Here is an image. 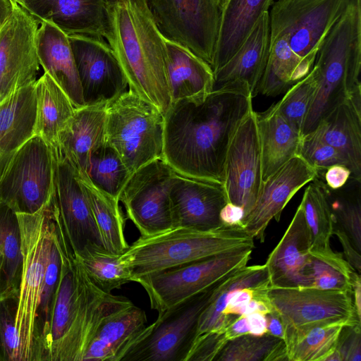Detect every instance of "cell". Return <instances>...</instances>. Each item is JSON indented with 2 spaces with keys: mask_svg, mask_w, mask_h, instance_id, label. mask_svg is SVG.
Wrapping results in <instances>:
<instances>
[{
  "mask_svg": "<svg viewBox=\"0 0 361 361\" xmlns=\"http://www.w3.org/2000/svg\"><path fill=\"white\" fill-rule=\"evenodd\" d=\"M252 99L246 84L234 82L202 99L172 102L164 115V160L180 175L224 184L230 142Z\"/></svg>",
  "mask_w": 361,
  "mask_h": 361,
  "instance_id": "cell-1",
  "label": "cell"
},
{
  "mask_svg": "<svg viewBox=\"0 0 361 361\" xmlns=\"http://www.w3.org/2000/svg\"><path fill=\"white\" fill-rule=\"evenodd\" d=\"M104 38L128 89L165 115L171 104L166 38L146 0H108Z\"/></svg>",
  "mask_w": 361,
  "mask_h": 361,
  "instance_id": "cell-2",
  "label": "cell"
},
{
  "mask_svg": "<svg viewBox=\"0 0 361 361\" xmlns=\"http://www.w3.org/2000/svg\"><path fill=\"white\" fill-rule=\"evenodd\" d=\"M313 68L318 85L302 135L312 132L336 106L361 92V0H350L322 42Z\"/></svg>",
  "mask_w": 361,
  "mask_h": 361,
  "instance_id": "cell-3",
  "label": "cell"
},
{
  "mask_svg": "<svg viewBox=\"0 0 361 361\" xmlns=\"http://www.w3.org/2000/svg\"><path fill=\"white\" fill-rule=\"evenodd\" d=\"M255 247L254 238L240 226L222 225L208 231L173 228L140 236L121 255L131 281L138 277L240 249Z\"/></svg>",
  "mask_w": 361,
  "mask_h": 361,
  "instance_id": "cell-4",
  "label": "cell"
},
{
  "mask_svg": "<svg viewBox=\"0 0 361 361\" xmlns=\"http://www.w3.org/2000/svg\"><path fill=\"white\" fill-rule=\"evenodd\" d=\"M16 214L23 254L15 317L19 338L18 361H40L37 323L54 221L52 198L34 214Z\"/></svg>",
  "mask_w": 361,
  "mask_h": 361,
  "instance_id": "cell-5",
  "label": "cell"
},
{
  "mask_svg": "<svg viewBox=\"0 0 361 361\" xmlns=\"http://www.w3.org/2000/svg\"><path fill=\"white\" fill-rule=\"evenodd\" d=\"M164 115L152 104L128 89L106 107V143L133 173L162 158Z\"/></svg>",
  "mask_w": 361,
  "mask_h": 361,
  "instance_id": "cell-6",
  "label": "cell"
},
{
  "mask_svg": "<svg viewBox=\"0 0 361 361\" xmlns=\"http://www.w3.org/2000/svg\"><path fill=\"white\" fill-rule=\"evenodd\" d=\"M267 295L282 319L286 348L314 327L336 323L360 324L352 290L269 286Z\"/></svg>",
  "mask_w": 361,
  "mask_h": 361,
  "instance_id": "cell-7",
  "label": "cell"
},
{
  "mask_svg": "<svg viewBox=\"0 0 361 361\" xmlns=\"http://www.w3.org/2000/svg\"><path fill=\"white\" fill-rule=\"evenodd\" d=\"M219 282L159 313L121 361H185L197 338L200 317Z\"/></svg>",
  "mask_w": 361,
  "mask_h": 361,
  "instance_id": "cell-8",
  "label": "cell"
},
{
  "mask_svg": "<svg viewBox=\"0 0 361 361\" xmlns=\"http://www.w3.org/2000/svg\"><path fill=\"white\" fill-rule=\"evenodd\" d=\"M252 249L214 255L135 279L146 290L151 307L161 313L222 281L249 262Z\"/></svg>",
  "mask_w": 361,
  "mask_h": 361,
  "instance_id": "cell-9",
  "label": "cell"
},
{
  "mask_svg": "<svg viewBox=\"0 0 361 361\" xmlns=\"http://www.w3.org/2000/svg\"><path fill=\"white\" fill-rule=\"evenodd\" d=\"M54 192L51 149L35 135L14 154L0 177V203L16 213L34 214Z\"/></svg>",
  "mask_w": 361,
  "mask_h": 361,
  "instance_id": "cell-10",
  "label": "cell"
},
{
  "mask_svg": "<svg viewBox=\"0 0 361 361\" xmlns=\"http://www.w3.org/2000/svg\"><path fill=\"white\" fill-rule=\"evenodd\" d=\"M350 0H279L269 11L270 35L283 37L300 58L314 64L325 37Z\"/></svg>",
  "mask_w": 361,
  "mask_h": 361,
  "instance_id": "cell-11",
  "label": "cell"
},
{
  "mask_svg": "<svg viewBox=\"0 0 361 361\" xmlns=\"http://www.w3.org/2000/svg\"><path fill=\"white\" fill-rule=\"evenodd\" d=\"M163 35L190 49L211 67L221 8L217 0H146Z\"/></svg>",
  "mask_w": 361,
  "mask_h": 361,
  "instance_id": "cell-12",
  "label": "cell"
},
{
  "mask_svg": "<svg viewBox=\"0 0 361 361\" xmlns=\"http://www.w3.org/2000/svg\"><path fill=\"white\" fill-rule=\"evenodd\" d=\"M175 173L163 158L157 159L133 172L123 187L119 201L141 236L173 228L170 190Z\"/></svg>",
  "mask_w": 361,
  "mask_h": 361,
  "instance_id": "cell-13",
  "label": "cell"
},
{
  "mask_svg": "<svg viewBox=\"0 0 361 361\" xmlns=\"http://www.w3.org/2000/svg\"><path fill=\"white\" fill-rule=\"evenodd\" d=\"M50 147L54 162V195L72 252L78 255L90 245L104 247L76 170L56 145Z\"/></svg>",
  "mask_w": 361,
  "mask_h": 361,
  "instance_id": "cell-14",
  "label": "cell"
},
{
  "mask_svg": "<svg viewBox=\"0 0 361 361\" xmlns=\"http://www.w3.org/2000/svg\"><path fill=\"white\" fill-rule=\"evenodd\" d=\"M262 183L261 148L256 112L252 109L238 125L230 142L224 185L228 202L242 207L245 217L256 202Z\"/></svg>",
  "mask_w": 361,
  "mask_h": 361,
  "instance_id": "cell-15",
  "label": "cell"
},
{
  "mask_svg": "<svg viewBox=\"0 0 361 361\" xmlns=\"http://www.w3.org/2000/svg\"><path fill=\"white\" fill-rule=\"evenodd\" d=\"M39 23L16 4L0 30V101L37 80L40 66L36 48Z\"/></svg>",
  "mask_w": 361,
  "mask_h": 361,
  "instance_id": "cell-16",
  "label": "cell"
},
{
  "mask_svg": "<svg viewBox=\"0 0 361 361\" xmlns=\"http://www.w3.org/2000/svg\"><path fill=\"white\" fill-rule=\"evenodd\" d=\"M85 105L109 103L127 90L124 72L104 38L68 35Z\"/></svg>",
  "mask_w": 361,
  "mask_h": 361,
  "instance_id": "cell-17",
  "label": "cell"
},
{
  "mask_svg": "<svg viewBox=\"0 0 361 361\" xmlns=\"http://www.w3.org/2000/svg\"><path fill=\"white\" fill-rule=\"evenodd\" d=\"M78 290L75 316L54 361H82L85 353L102 320L133 302L123 296L100 290L92 282L74 256Z\"/></svg>",
  "mask_w": 361,
  "mask_h": 361,
  "instance_id": "cell-18",
  "label": "cell"
},
{
  "mask_svg": "<svg viewBox=\"0 0 361 361\" xmlns=\"http://www.w3.org/2000/svg\"><path fill=\"white\" fill-rule=\"evenodd\" d=\"M318 171L301 156L290 159L262 181L256 202L244 218L243 228L254 239L263 243L269 222L279 221L290 199L305 185L316 179Z\"/></svg>",
  "mask_w": 361,
  "mask_h": 361,
  "instance_id": "cell-19",
  "label": "cell"
},
{
  "mask_svg": "<svg viewBox=\"0 0 361 361\" xmlns=\"http://www.w3.org/2000/svg\"><path fill=\"white\" fill-rule=\"evenodd\" d=\"M228 202L224 184L175 173L170 190L173 228L208 231L223 224L219 214Z\"/></svg>",
  "mask_w": 361,
  "mask_h": 361,
  "instance_id": "cell-20",
  "label": "cell"
},
{
  "mask_svg": "<svg viewBox=\"0 0 361 361\" xmlns=\"http://www.w3.org/2000/svg\"><path fill=\"white\" fill-rule=\"evenodd\" d=\"M108 0H25L21 7L39 23L56 25L67 35L104 38Z\"/></svg>",
  "mask_w": 361,
  "mask_h": 361,
  "instance_id": "cell-21",
  "label": "cell"
},
{
  "mask_svg": "<svg viewBox=\"0 0 361 361\" xmlns=\"http://www.w3.org/2000/svg\"><path fill=\"white\" fill-rule=\"evenodd\" d=\"M270 286L267 266H245L221 281L212 299L200 315L199 324L204 330L222 324L228 314L241 315L254 296L255 289Z\"/></svg>",
  "mask_w": 361,
  "mask_h": 361,
  "instance_id": "cell-22",
  "label": "cell"
},
{
  "mask_svg": "<svg viewBox=\"0 0 361 361\" xmlns=\"http://www.w3.org/2000/svg\"><path fill=\"white\" fill-rule=\"evenodd\" d=\"M107 103L75 109L59 133L56 145L75 170L85 173L91 155L106 143Z\"/></svg>",
  "mask_w": 361,
  "mask_h": 361,
  "instance_id": "cell-23",
  "label": "cell"
},
{
  "mask_svg": "<svg viewBox=\"0 0 361 361\" xmlns=\"http://www.w3.org/2000/svg\"><path fill=\"white\" fill-rule=\"evenodd\" d=\"M270 44L269 11L264 13L246 39L228 61L214 73V88L229 83L246 84L252 95L258 87L268 59Z\"/></svg>",
  "mask_w": 361,
  "mask_h": 361,
  "instance_id": "cell-24",
  "label": "cell"
},
{
  "mask_svg": "<svg viewBox=\"0 0 361 361\" xmlns=\"http://www.w3.org/2000/svg\"><path fill=\"white\" fill-rule=\"evenodd\" d=\"M310 133L336 148L345 157L351 176L361 178V93L336 106Z\"/></svg>",
  "mask_w": 361,
  "mask_h": 361,
  "instance_id": "cell-25",
  "label": "cell"
},
{
  "mask_svg": "<svg viewBox=\"0 0 361 361\" xmlns=\"http://www.w3.org/2000/svg\"><path fill=\"white\" fill-rule=\"evenodd\" d=\"M36 48L44 71L64 91L74 107L85 106L68 35L51 23L40 22Z\"/></svg>",
  "mask_w": 361,
  "mask_h": 361,
  "instance_id": "cell-26",
  "label": "cell"
},
{
  "mask_svg": "<svg viewBox=\"0 0 361 361\" xmlns=\"http://www.w3.org/2000/svg\"><path fill=\"white\" fill-rule=\"evenodd\" d=\"M35 82L0 102V177L17 151L35 135Z\"/></svg>",
  "mask_w": 361,
  "mask_h": 361,
  "instance_id": "cell-27",
  "label": "cell"
},
{
  "mask_svg": "<svg viewBox=\"0 0 361 361\" xmlns=\"http://www.w3.org/2000/svg\"><path fill=\"white\" fill-rule=\"evenodd\" d=\"M311 246V235L300 204L284 235L265 263L270 286L298 287Z\"/></svg>",
  "mask_w": 361,
  "mask_h": 361,
  "instance_id": "cell-28",
  "label": "cell"
},
{
  "mask_svg": "<svg viewBox=\"0 0 361 361\" xmlns=\"http://www.w3.org/2000/svg\"><path fill=\"white\" fill-rule=\"evenodd\" d=\"M146 324L145 312L133 303L109 314L97 328L82 361H121Z\"/></svg>",
  "mask_w": 361,
  "mask_h": 361,
  "instance_id": "cell-29",
  "label": "cell"
},
{
  "mask_svg": "<svg viewBox=\"0 0 361 361\" xmlns=\"http://www.w3.org/2000/svg\"><path fill=\"white\" fill-rule=\"evenodd\" d=\"M273 3L274 0H227L221 9L214 73L232 58Z\"/></svg>",
  "mask_w": 361,
  "mask_h": 361,
  "instance_id": "cell-30",
  "label": "cell"
},
{
  "mask_svg": "<svg viewBox=\"0 0 361 361\" xmlns=\"http://www.w3.org/2000/svg\"><path fill=\"white\" fill-rule=\"evenodd\" d=\"M262 181L299 154L301 133L281 114L276 104L256 112Z\"/></svg>",
  "mask_w": 361,
  "mask_h": 361,
  "instance_id": "cell-31",
  "label": "cell"
},
{
  "mask_svg": "<svg viewBox=\"0 0 361 361\" xmlns=\"http://www.w3.org/2000/svg\"><path fill=\"white\" fill-rule=\"evenodd\" d=\"M166 44L171 103L204 99L214 88L212 67L180 43L166 38Z\"/></svg>",
  "mask_w": 361,
  "mask_h": 361,
  "instance_id": "cell-32",
  "label": "cell"
},
{
  "mask_svg": "<svg viewBox=\"0 0 361 361\" xmlns=\"http://www.w3.org/2000/svg\"><path fill=\"white\" fill-rule=\"evenodd\" d=\"M313 66L297 55L285 38L270 35L268 59L258 94L277 96L305 77Z\"/></svg>",
  "mask_w": 361,
  "mask_h": 361,
  "instance_id": "cell-33",
  "label": "cell"
},
{
  "mask_svg": "<svg viewBox=\"0 0 361 361\" xmlns=\"http://www.w3.org/2000/svg\"><path fill=\"white\" fill-rule=\"evenodd\" d=\"M35 92V135L49 145H54L75 108L64 91L45 72L36 80Z\"/></svg>",
  "mask_w": 361,
  "mask_h": 361,
  "instance_id": "cell-34",
  "label": "cell"
},
{
  "mask_svg": "<svg viewBox=\"0 0 361 361\" xmlns=\"http://www.w3.org/2000/svg\"><path fill=\"white\" fill-rule=\"evenodd\" d=\"M21 246L17 214L0 203V299H18L23 267Z\"/></svg>",
  "mask_w": 361,
  "mask_h": 361,
  "instance_id": "cell-35",
  "label": "cell"
},
{
  "mask_svg": "<svg viewBox=\"0 0 361 361\" xmlns=\"http://www.w3.org/2000/svg\"><path fill=\"white\" fill-rule=\"evenodd\" d=\"M77 173L105 248L114 254H123L129 245L124 235L126 219L119 200L96 188L85 173Z\"/></svg>",
  "mask_w": 361,
  "mask_h": 361,
  "instance_id": "cell-36",
  "label": "cell"
},
{
  "mask_svg": "<svg viewBox=\"0 0 361 361\" xmlns=\"http://www.w3.org/2000/svg\"><path fill=\"white\" fill-rule=\"evenodd\" d=\"M357 275L341 253L334 252L331 247L310 250L298 287L352 290V283Z\"/></svg>",
  "mask_w": 361,
  "mask_h": 361,
  "instance_id": "cell-37",
  "label": "cell"
},
{
  "mask_svg": "<svg viewBox=\"0 0 361 361\" xmlns=\"http://www.w3.org/2000/svg\"><path fill=\"white\" fill-rule=\"evenodd\" d=\"M74 256L92 282L105 293H111L131 281L130 273L121 262V255L114 254L104 247L90 245Z\"/></svg>",
  "mask_w": 361,
  "mask_h": 361,
  "instance_id": "cell-38",
  "label": "cell"
},
{
  "mask_svg": "<svg viewBox=\"0 0 361 361\" xmlns=\"http://www.w3.org/2000/svg\"><path fill=\"white\" fill-rule=\"evenodd\" d=\"M300 204L311 235L310 250L330 247L335 219L326 193L316 179L305 189Z\"/></svg>",
  "mask_w": 361,
  "mask_h": 361,
  "instance_id": "cell-39",
  "label": "cell"
},
{
  "mask_svg": "<svg viewBox=\"0 0 361 361\" xmlns=\"http://www.w3.org/2000/svg\"><path fill=\"white\" fill-rule=\"evenodd\" d=\"M216 361H288L283 340L265 334H250L228 341Z\"/></svg>",
  "mask_w": 361,
  "mask_h": 361,
  "instance_id": "cell-40",
  "label": "cell"
},
{
  "mask_svg": "<svg viewBox=\"0 0 361 361\" xmlns=\"http://www.w3.org/2000/svg\"><path fill=\"white\" fill-rule=\"evenodd\" d=\"M85 174L96 188L119 200L132 173L116 150L106 143L91 155Z\"/></svg>",
  "mask_w": 361,
  "mask_h": 361,
  "instance_id": "cell-41",
  "label": "cell"
},
{
  "mask_svg": "<svg viewBox=\"0 0 361 361\" xmlns=\"http://www.w3.org/2000/svg\"><path fill=\"white\" fill-rule=\"evenodd\" d=\"M53 225L50 246L48 254L40 303L37 314V334L40 350V361H44L46 351V341L48 336L52 303L59 283L61 257L58 228L55 217V207L53 204Z\"/></svg>",
  "mask_w": 361,
  "mask_h": 361,
  "instance_id": "cell-42",
  "label": "cell"
},
{
  "mask_svg": "<svg viewBox=\"0 0 361 361\" xmlns=\"http://www.w3.org/2000/svg\"><path fill=\"white\" fill-rule=\"evenodd\" d=\"M342 323L314 327L286 348L288 361H324L336 346Z\"/></svg>",
  "mask_w": 361,
  "mask_h": 361,
  "instance_id": "cell-43",
  "label": "cell"
},
{
  "mask_svg": "<svg viewBox=\"0 0 361 361\" xmlns=\"http://www.w3.org/2000/svg\"><path fill=\"white\" fill-rule=\"evenodd\" d=\"M317 85V73L312 68L305 77L290 87L282 99L275 103L281 114L300 133L314 100Z\"/></svg>",
  "mask_w": 361,
  "mask_h": 361,
  "instance_id": "cell-44",
  "label": "cell"
},
{
  "mask_svg": "<svg viewBox=\"0 0 361 361\" xmlns=\"http://www.w3.org/2000/svg\"><path fill=\"white\" fill-rule=\"evenodd\" d=\"M298 155L318 172L334 164L348 167L341 152L312 133L302 136Z\"/></svg>",
  "mask_w": 361,
  "mask_h": 361,
  "instance_id": "cell-45",
  "label": "cell"
},
{
  "mask_svg": "<svg viewBox=\"0 0 361 361\" xmlns=\"http://www.w3.org/2000/svg\"><path fill=\"white\" fill-rule=\"evenodd\" d=\"M16 302L13 299H0V361H18Z\"/></svg>",
  "mask_w": 361,
  "mask_h": 361,
  "instance_id": "cell-46",
  "label": "cell"
},
{
  "mask_svg": "<svg viewBox=\"0 0 361 361\" xmlns=\"http://www.w3.org/2000/svg\"><path fill=\"white\" fill-rule=\"evenodd\" d=\"M341 228L350 238L355 249L361 252V204L360 195L354 200L336 202L331 209Z\"/></svg>",
  "mask_w": 361,
  "mask_h": 361,
  "instance_id": "cell-47",
  "label": "cell"
},
{
  "mask_svg": "<svg viewBox=\"0 0 361 361\" xmlns=\"http://www.w3.org/2000/svg\"><path fill=\"white\" fill-rule=\"evenodd\" d=\"M224 331H209L197 336L185 361H213L228 343Z\"/></svg>",
  "mask_w": 361,
  "mask_h": 361,
  "instance_id": "cell-48",
  "label": "cell"
},
{
  "mask_svg": "<svg viewBox=\"0 0 361 361\" xmlns=\"http://www.w3.org/2000/svg\"><path fill=\"white\" fill-rule=\"evenodd\" d=\"M336 350L342 361L361 360L360 324L344 326L341 331Z\"/></svg>",
  "mask_w": 361,
  "mask_h": 361,
  "instance_id": "cell-49",
  "label": "cell"
},
{
  "mask_svg": "<svg viewBox=\"0 0 361 361\" xmlns=\"http://www.w3.org/2000/svg\"><path fill=\"white\" fill-rule=\"evenodd\" d=\"M333 234L336 235L339 240L343 250V254L348 263L355 269V270L360 274L361 272V257L350 238L341 228H334Z\"/></svg>",
  "mask_w": 361,
  "mask_h": 361,
  "instance_id": "cell-50",
  "label": "cell"
},
{
  "mask_svg": "<svg viewBox=\"0 0 361 361\" xmlns=\"http://www.w3.org/2000/svg\"><path fill=\"white\" fill-rule=\"evenodd\" d=\"M351 176V171L343 164H334L326 169L324 175L326 185L333 190L342 188Z\"/></svg>",
  "mask_w": 361,
  "mask_h": 361,
  "instance_id": "cell-51",
  "label": "cell"
},
{
  "mask_svg": "<svg viewBox=\"0 0 361 361\" xmlns=\"http://www.w3.org/2000/svg\"><path fill=\"white\" fill-rule=\"evenodd\" d=\"M219 217L223 225L243 228L245 211L242 207L228 202L221 209Z\"/></svg>",
  "mask_w": 361,
  "mask_h": 361,
  "instance_id": "cell-52",
  "label": "cell"
},
{
  "mask_svg": "<svg viewBox=\"0 0 361 361\" xmlns=\"http://www.w3.org/2000/svg\"><path fill=\"white\" fill-rule=\"evenodd\" d=\"M247 334H249V327L245 315L238 316L224 330V334L228 341Z\"/></svg>",
  "mask_w": 361,
  "mask_h": 361,
  "instance_id": "cell-53",
  "label": "cell"
},
{
  "mask_svg": "<svg viewBox=\"0 0 361 361\" xmlns=\"http://www.w3.org/2000/svg\"><path fill=\"white\" fill-rule=\"evenodd\" d=\"M245 316L247 319L250 334L259 336L267 334V326L265 314L253 312Z\"/></svg>",
  "mask_w": 361,
  "mask_h": 361,
  "instance_id": "cell-54",
  "label": "cell"
},
{
  "mask_svg": "<svg viewBox=\"0 0 361 361\" xmlns=\"http://www.w3.org/2000/svg\"><path fill=\"white\" fill-rule=\"evenodd\" d=\"M267 319V334L284 340V328L279 314L274 309L265 314Z\"/></svg>",
  "mask_w": 361,
  "mask_h": 361,
  "instance_id": "cell-55",
  "label": "cell"
},
{
  "mask_svg": "<svg viewBox=\"0 0 361 361\" xmlns=\"http://www.w3.org/2000/svg\"><path fill=\"white\" fill-rule=\"evenodd\" d=\"M352 294L353 305L356 314L361 321V279L357 275L352 283Z\"/></svg>",
  "mask_w": 361,
  "mask_h": 361,
  "instance_id": "cell-56",
  "label": "cell"
},
{
  "mask_svg": "<svg viewBox=\"0 0 361 361\" xmlns=\"http://www.w3.org/2000/svg\"><path fill=\"white\" fill-rule=\"evenodd\" d=\"M15 5L11 0H0V30L12 15Z\"/></svg>",
  "mask_w": 361,
  "mask_h": 361,
  "instance_id": "cell-57",
  "label": "cell"
},
{
  "mask_svg": "<svg viewBox=\"0 0 361 361\" xmlns=\"http://www.w3.org/2000/svg\"><path fill=\"white\" fill-rule=\"evenodd\" d=\"M226 1L227 0H217V2L221 9L222 8V7L224 6Z\"/></svg>",
  "mask_w": 361,
  "mask_h": 361,
  "instance_id": "cell-58",
  "label": "cell"
},
{
  "mask_svg": "<svg viewBox=\"0 0 361 361\" xmlns=\"http://www.w3.org/2000/svg\"><path fill=\"white\" fill-rule=\"evenodd\" d=\"M19 6H22L25 0H11Z\"/></svg>",
  "mask_w": 361,
  "mask_h": 361,
  "instance_id": "cell-59",
  "label": "cell"
},
{
  "mask_svg": "<svg viewBox=\"0 0 361 361\" xmlns=\"http://www.w3.org/2000/svg\"><path fill=\"white\" fill-rule=\"evenodd\" d=\"M1 102V101H0Z\"/></svg>",
  "mask_w": 361,
  "mask_h": 361,
  "instance_id": "cell-60",
  "label": "cell"
}]
</instances>
